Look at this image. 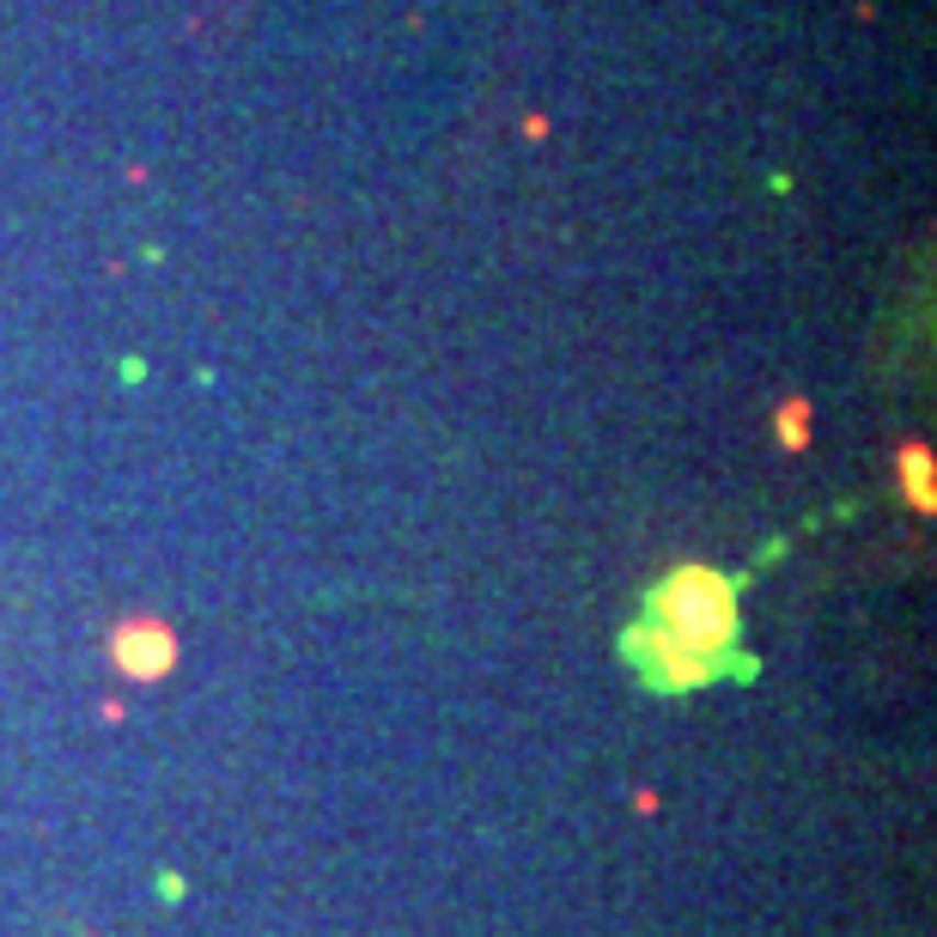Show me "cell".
I'll use <instances>...</instances> for the list:
<instances>
[{"instance_id":"6da1fadb","label":"cell","mask_w":937,"mask_h":937,"mask_svg":"<svg viewBox=\"0 0 937 937\" xmlns=\"http://www.w3.org/2000/svg\"><path fill=\"white\" fill-rule=\"evenodd\" d=\"M658 621L663 634H634V646L646 658H658V676L670 688H700L718 676L730 634H737V603H730V584L706 567L676 572L658 591Z\"/></svg>"},{"instance_id":"7a4b0ae2","label":"cell","mask_w":937,"mask_h":937,"mask_svg":"<svg viewBox=\"0 0 937 937\" xmlns=\"http://www.w3.org/2000/svg\"><path fill=\"white\" fill-rule=\"evenodd\" d=\"M110 658H116V670L134 676V682H159V676L177 670L183 639H177L165 621H122L116 634H110Z\"/></svg>"}]
</instances>
